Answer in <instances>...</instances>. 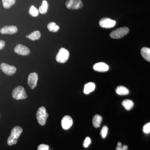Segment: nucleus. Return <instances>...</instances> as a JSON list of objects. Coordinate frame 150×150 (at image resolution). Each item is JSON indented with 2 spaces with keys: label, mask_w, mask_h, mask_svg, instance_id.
Instances as JSON below:
<instances>
[{
  "label": "nucleus",
  "mask_w": 150,
  "mask_h": 150,
  "mask_svg": "<svg viewBox=\"0 0 150 150\" xmlns=\"http://www.w3.org/2000/svg\"><path fill=\"white\" fill-rule=\"evenodd\" d=\"M23 132V129L20 126L14 127L11 132L10 136L8 139L7 144L9 146L16 144L17 143L18 139Z\"/></svg>",
  "instance_id": "nucleus-1"
},
{
  "label": "nucleus",
  "mask_w": 150,
  "mask_h": 150,
  "mask_svg": "<svg viewBox=\"0 0 150 150\" xmlns=\"http://www.w3.org/2000/svg\"><path fill=\"white\" fill-rule=\"evenodd\" d=\"M36 119L38 123L41 126L45 125L48 116L46 108L43 106L39 108L36 112Z\"/></svg>",
  "instance_id": "nucleus-2"
},
{
  "label": "nucleus",
  "mask_w": 150,
  "mask_h": 150,
  "mask_svg": "<svg viewBox=\"0 0 150 150\" xmlns=\"http://www.w3.org/2000/svg\"><path fill=\"white\" fill-rule=\"evenodd\" d=\"M12 96L17 100L25 99L27 98L25 90L21 86H18L14 89L12 92Z\"/></svg>",
  "instance_id": "nucleus-3"
},
{
  "label": "nucleus",
  "mask_w": 150,
  "mask_h": 150,
  "mask_svg": "<svg viewBox=\"0 0 150 150\" xmlns=\"http://www.w3.org/2000/svg\"><path fill=\"white\" fill-rule=\"evenodd\" d=\"M129 32V28L126 27L120 28L113 30L110 33L111 38L113 39H119L123 37L128 34Z\"/></svg>",
  "instance_id": "nucleus-4"
},
{
  "label": "nucleus",
  "mask_w": 150,
  "mask_h": 150,
  "mask_svg": "<svg viewBox=\"0 0 150 150\" xmlns=\"http://www.w3.org/2000/svg\"><path fill=\"white\" fill-rule=\"evenodd\" d=\"M69 56V52L67 49L61 48L56 55V61L60 63H64L68 61Z\"/></svg>",
  "instance_id": "nucleus-5"
},
{
  "label": "nucleus",
  "mask_w": 150,
  "mask_h": 150,
  "mask_svg": "<svg viewBox=\"0 0 150 150\" xmlns=\"http://www.w3.org/2000/svg\"><path fill=\"white\" fill-rule=\"evenodd\" d=\"M66 6L67 8L70 9H78L82 7L83 4L81 0H68Z\"/></svg>",
  "instance_id": "nucleus-6"
},
{
  "label": "nucleus",
  "mask_w": 150,
  "mask_h": 150,
  "mask_svg": "<svg viewBox=\"0 0 150 150\" xmlns=\"http://www.w3.org/2000/svg\"><path fill=\"white\" fill-rule=\"evenodd\" d=\"M0 69L5 74L8 76H11L16 72V69L14 66H11L6 64L2 63L0 66Z\"/></svg>",
  "instance_id": "nucleus-7"
},
{
  "label": "nucleus",
  "mask_w": 150,
  "mask_h": 150,
  "mask_svg": "<svg viewBox=\"0 0 150 150\" xmlns=\"http://www.w3.org/2000/svg\"><path fill=\"white\" fill-rule=\"evenodd\" d=\"M116 24V21L108 18H101L99 21V25L104 28H111L114 27Z\"/></svg>",
  "instance_id": "nucleus-8"
},
{
  "label": "nucleus",
  "mask_w": 150,
  "mask_h": 150,
  "mask_svg": "<svg viewBox=\"0 0 150 150\" xmlns=\"http://www.w3.org/2000/svg\"><path fill=\"white\" fill-rule=\"evenodd\" d=\"M38 75L36 73H32L30 74L28 78V83L32 89L35 88L37 84Z\"/></svg>",
  "instance_id": "nucleus-9"
},
{
  "label": "nucleus",
  "mask_w": 150,
  "mask_h": 150,
  "mask_svg": "<svg viewBox=\"0 0 150 150\" xmlns=\"http://www.w3.org/2000/svg\"><path fill=\"white\" fill-rule=\"evenodd\" d=\"M14 51L18 55L26 56L30 53L29 48L22 44H18L14 48Z\"/></svg>",
  "instance_id": "nucleus-10"
},
{
  "label": "nucleus",
  "mask_w": 150,
  "mask_h": 150,
  "mask_svg": "<svg viewBox=\"0 0 150 150\" xmlns=\"http://www.w3.org/2000/svg\"><path fill=\"white\" fill-rule=\"evenodd\" d=\"M73 124L72 118L69 115H65L62 118V128L64 130H68L71 127Z\"/></svg>",
  "instance_id": "nucleus-11"
},
{
  "label": "nucleus",
  "mask_w": 150,
  "mask_h": 150,
  "mask_svg": "<svg viewBox=\"0 0 150 150\" xmlns=\"http://www.w3.org/2000/svg\"><path fill=\"white\" fill-rule=\"evenodd\" d=\"M18 31L17 28L14 25L10 26H5L3 27L0 30V33L2 34H15Z\"/></svg>",
  "instance_id": "nucleus-12"
},
{
  "label": "nucleus",
  "mask_w": 150,
  "mask_h": 150,
  "mask_svg": "<svg viewBox=\"0 0 150 150\" xmlns=\"http://www.w3.org/2000/svg\"><path fill=\"white\" fill-rule=\"evenodd\" d=\"M93 69L96 71L105 72L108 71L109 69V67L105 63L103 62H99V63H96L93 65Z\"/></svg>",
  "instance_id": "nucleus-13"
},
{
  "label": "nucleus",
  "mask_w": 150,
  "mask_h": 150,
  "mask_svg": "<svg viewBox=\"0 0 150 150\" xmlns=\"http://www.w3.org/2000/svg\"><path fill=\"white\" fill-rule=\"evenodd\" d=\"M95 88V84L93 83L89 82L86 84L84 88V93L86 94H88L94 91Z\"/></svg>",
  "instance_id": "nucleus-14"
},
{
  "label": "nucleus",
  "mask_w": 150,
  "mask_h": 150,
  "mask_svg": "<svg viewBox=\"0 0 150 150\" xmlns=\"http://www.w3.org/2000/svg\"><path fill=\"white\" fill-rule=\"evenodd\" d=\"M103 118L100 115H95L93 118V125L95 128H98L100 126L101 122H102Z\"/></svg>",
  "instance_id": "nucleus-15"
},
{
  "label": "nucleus",
  "mask_w": 150,
  "mask_h": 150,
  "mask_svg": "<svg viewBox=\"0 0 150 150\" xmlns=\"http://www.w3.org/2000/svg\"><path fill=\"white\" fill-rule=\"evenodd\" d=\"M141 52L143 58L150 62V48L144 47L141 49Z\"/></svg>",
  "instance_id": "nucleus-16"
},
{
  "label": "nucleus",
  "mask_w": 150,
  "mask_h": 150,
  "mask_svg": "<svg viewBox=\"0 0 150 150\" xmlns=\"http://www.w3.org/2000/svg\"><path fill=\"white\" fill-rule=\"evenodd\" d=\"M116 93L119 95H126L129 93V91L128 88L123 86H118L116 89Z\"/></svg>",
  "instance_id": "nucleus-17"
},
{
  "label": "nucleus",
  "mask_w": 150,
  "mask_h": 150,
  "mask_svg": "<svg viewBox=\"0 0 150 150\" xmlns=\"http://www.w3.org/2000/svg\"><path fill=\"white\" fill-rule=\"evenodd\" d=\"M122 105L125 108L126 110H131L134 107V103L133 101L131 100L126 99L123 100L122 103Z\"/></svg>",
  "instance_id": "nucleus-18"
},
{
  "label": "nucleus",
  "mask_w": 150,
  "mask_h": 150,
  "mask_svg": "<svg viewBox=\"0 0 150 150\" xmlns=\"http://www.w3.org/2000/svg\"><path fill=\"white\" fill-rule=\"evenodd\" d=\"M48 4L47 1L46 0H43L38 10L40 13L42 14H46L48 11Z\"/></svg>",
  "instance_id": "nucleus-19"
},
{
  "label": "nucleus",
  "mask_w": 150,
  "mask_h": 150,
  "mask_svg": "<svg viewBox=\"0 0 150 150\" xmlns=\"http://www.w3.org/2000/svg\"><path fill=\"white\" fill-rule=\"evenodd\" d=\"M26 37L32 40H38L40 38V33L38 30L34 31L29 35H26Z\"/></svg>",
  "instance_id": "nucleus-20"
},
{
  "label": "nucleus",
  "mask_w": 150,
  "mask_h": 150,
  "mask_svg": "<svg viewBox=\"0 0 150 150\" xmlns=\"http://www.w3.org/2000/svg\"><path fill=\"white\" fill-rule=\"evenodd\" d=\"M47 28L49 31L52 32H56L59 30V27L54 22H51L48 23Z\"/></svg>",
  "instance_id": "nucleus-21"
},
{
  "label": "nucleus",
  "mask_w": 150,
  "mask_h": 150,
  "mask_svg": "<svg viewBox=\"0 0 150 150\" xmlns=\"http://www.w3.org/2000/svg\"><path fill=\"white\" fill-rule=\"evenodd\" d=\"M16 3V0H2L3 5L6 9L9 8Z\"/></svg>",
  "instance_id": "nucleus-22"
},
{
  "label": "nucleus",
  "mask_w": 150,
  "mask_h": 150,
  "mask_svg": "<svg viewBox=\"0 0 150 150\" xmlns=\"http://www.w3.org/2000/svg\"><path fill=\"white\" fill-rule=\"evenodd\" d=\"M39 10L34 6H31L29 9V13L33 17H37L39 14Z\"/></svg>",
  "instance_id": "nucleus-23"
},
{
  "label": "nucleus",
  "mask_w": 150,
  "mask_h": 150,
  "mask_svg": "<svg viewBox=\"0 0 150 150\" xmlns=\"http://www.w3.org/2000/svg\"><path fill=\"white\" fill-rule=\"evenodd\" d=\"M108 131V128L107 126H103L100 131V135L103 139L105 138L107 136Z\"/></svg>",
  "instance_id": "nucleus-24"
},
{
  "label": "nucleus",
  "mask_w": 150,
  "mask_h": 150,
  "mask_svg": "<svg viewBox=\"0 0 150 150\" xmlns=\"http://www.w3.org/2000/svg\"><path fill=\"white\" fill-rule=\"evenodd\" d=\"M143 131L145 134L150 133V123H146L143 126Z\"/></svg>",
  "instance_id": "nucleus-25"
},
{
  "label": "nucleus",
  "mask_w": 150,
  "mask_h": 150,
  "mask_svg": "<svg viewBox=\"0 0 150 150\" xmlns=\"http://www.w3.org/2000/svg\"><path fill=\"white\" fill-rule=\"evenodd\" d=\"M91 143V139L89 137H86L83 143V146L84 148H88Z\"/></svg>",
  "instance_id": "nucleus-26"
},
{
  "label": "nucleus",
  "mask_w": 150,
  "mask_h": 150,
  "mask_svg": "<svg viewBox=\"0 0 150 150\" xmlns=\"http://www.w3.org/2000/svg\"><path fill=\"white\" fill-rule=\"evenodd\" d=\"M38 150H49V146L46 144H40L38 147Z\"/></svg>",
  "instance_id": "nucleus-27"
},
{
  "label": "nucleus",
  "mask_w": 150,
  "mask_h": 150,
  "mask_svg": "<svg viewBox=\"0 0 150 150\" xmlns=\"http://www.w3.org/2000/svg\"><path fill=\"white\" fill-rule=\"evenodd\" d=\"M5 46V42L4 40H0V50H2Z\"/></svg>",
  "instance_id": "nucleus-28"
},
{
  "label": "nucleus",
  "mask_w": 150,
  "mask_h": 150,
  "mask_svg": "<svg viewBox=\"0 0 150 150\" xmlns=\"http://www.w3.org/2000/svg\"><path fill=\"white\" fill-rule=\"evenodd\" d=\"M122 149L124 150H127L128 149V146L126 145H124V146H122Z\"/></svg>",
  "instance_id": "nucleus-29"
},
{
  "label": "nucleus",
  "mask_w": 150,
  "mask_h": 150,
  "mask_svg": "<svg viewBox=\"0 0 150 150\" xmlns=\"http://www.w3.org/2000/svg\"><path fill=\"white\" fill-rule=\"evenodd\" d=\"M117 147L119 148L122 147V144L121 142H118V144H117Z\"/></svg>",
  "instance_id": "nucleus-30"
},
{
  "label": "nucleus",
  "mask_w": 150,
  "mask_h": 150,
  "mask_svg": "<svg viewBox=\"0 0 150 150\" xmlns=\"http://www.w3.org/2000/svg\"><path fill=\"white\" fill-rule=\"evenodd\" d=\"M115 150H123V149H122V147L119 148L118 147H117L116 148V149Z\"/></svg>",
  "instance_id": "nucleus-31"
}]
</instances>
